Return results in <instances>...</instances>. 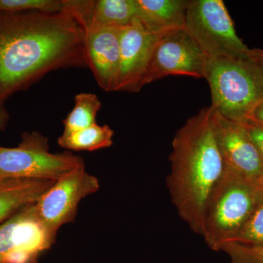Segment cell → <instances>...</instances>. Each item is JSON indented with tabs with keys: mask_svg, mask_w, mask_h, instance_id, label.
Returning <instances> with one entry per match:
<instances>
[{
	"mask_svg": "<svg viewBox=\"0 0 263 263\" xmlns=\"http://www.w3.org/2000/svg\"><path fill=\"white\" fill-rule=\"evenodd\" d=\"M122 28L94 25L81 28L84 34L87 67L99 86L105 91H114L119 70Z\"/></svg>",
	"mask_w": 263,
	"mask_h": 263,
	"instance_id": "obj_12",
	"label": "cell"
},
{
	"mask_svg": "<svg viewBox=\"0 0 263 263\" xmlns=\"http://www.w3.org/2000/svg\"><path fill=\"white\" fill-rule=\"evenodd\" d=\"M214 119L226 168L263 191V156L249 136L245 124L228 120L214 109Z\"/></svg>",
	"mask_w": 263,
	"mask_h": 263,
	"instance_id": "obj_10",
	"label": "cell"
},
{
	"mask_svg": "<svg viewBox=\"0 0 263 263\" xmlns=\"http://www.w3.org/2000/svg\"><path fill=\"white\" fill-rule=\"evenodd\" d=\"M170 162L167 186L173 204L192 231L202 235L208 200L226 169L212 106L202 108L176 132Z\"/></svg>",
	"mask_w": 263,
	"mask_h": 263,
	"instance_id": "obj_2",
	"label": "cell"
},
{
	"mask_svg": "<svg viewBox=\"0 0 263 263\" xmlns=\"http://www.w3.org/2000/svg\"><path fill=\"white\" fill-rule=\"evenodd\" d=\"M230 242L263 246V193L248 221Z\"/></svg>",
	"mask_w": 263,
	"mask_h": 263,
	"instance_id": "obj_18",
	"label": "cell"
},
{
	"mask_svg": "<svg viewBox=\"0 0 263 263\" xmlns=\"http://www.w3.org/2000/svg\"><path fill=\"white\" fill-rule=\"evenodd\" d=\"M205 79L211 106L228 120L247 122L263 100V70L251 51L247 56L208 59Z\"/></svg>",
	"mask_w": 263,
	"mask_h": 263,
	"instance_id": "obj_3",
	"label": "cell"
},
{
	"mask_svg": "<svg viewBox=\"0 0 263 263\" xmlns=\"http://www.w3.org/2000/svg\"><path fill=\"white\" fill-rule=\"evenodd\" d=\"M65 8V0H0V13L42 11L60 13Z\"/></svg>",
	"mask_w": 263,
	"mask_h": 263,
	"instance_id": "obj_17",
	"label": "cell"
},
{
	"mask_svg": "<svg viewBox=\"0 0 263 263\" xmlns=\"http://www.w3.org/2000/svg\"><path fill=\"white\" fill-rule=\"evenodd\" d=\"M101 108V102L95 94L80 93L75 98V105L65 120L62 136L86 129L96 124V117Z\"/></svg>",
	"mask_w": 263,
	"mask_h": 263,
	"instance_id": "obj_16",
	"label": "cell"
},
{
	"mask_svg": "<svg viewBox=\"0 0 263 263\" xmlns=\"http://www.w3.org/2000/svg\"><path fill=\"white\" fill-rule=\"evenodd\" d=\"M220 251L229 257V263H263V246L229 242Z\"/></svg>",
	"mask_w": 263,
	"mask_h": 263,
	"instance_id": "obj_19",
	"label": "cell"
},
{
	"mask_svg": "<svg viewBox=\"0 0 263 263\" xmlns=\"http://www.w3.org/2000/svg\"><path fill=\"white\" fill-rule=\"evenodd\" d=\"M10 116L5 108L4 103L0 101V131H5L9 122Z\"/></svg>",
	"mask_w": 263,
	"mask_h": 263,
	"instance_id": "obj_22",
	"label": "cell"
},
{
	"mask_svg": "<svg viewBox=\"0 0 263 263\" xmlns=\"http://www.w3.org/2000/svg\"><path fill=\"white\" fill-rule=\"evenodd\" d=\"M249 136L263 156V128L250 122H243Z\"/></svg>",
	"mask_w": 263,
	"mask_h": 263,
	"instance_id": "obj_20",
	"label": "cell"
},
{
	"mask_svg": "<svg viewBox=\"0 0 263 263\" xmlns=\"http://www.w3.org/2000/svg\"><path fill=\"white\" fill-rule=\"evenodd\" d=\"M86 67L84 34L67 11L0 13V101L51 71Z\"/></svg>",
	"mask_w": 263,
	"mask_h": 263,
	"instance_id": "obj_1",
	"label": "cell"
},
{
	"mask_svg": "<svg viewBox=\"0 0 263 263\" xmlns=\"http://www.w3.org/2000/svg\"><path fill=\"white\" fill-rule=\"evenodd\" d=\"M186 0H136L137 17L150 32L163 37L184 29Z\"/></svg>",
	"mask_w": 263,
	"mask_h": 263,
	"instance_id": "obj_13",
	"label": "cell"
},
{
	"mask_svg": "<svg viewBox=\"0 0 263 263\" xmlns=\"http://www.w3.org/2000/svg\"><path fill=\"white\" fill-rule=\"evenodd\" d=\"M206 64L201 48L184 29L169 33L157 43L143 86L170 76L205 79Z\"/></svg>",
	"mask_w": 263,
	"mask_h": 263,
	"instance_id": "obj_9",
	"label": "cell"
},
{
	"mask_svg": "<svg viewBox=\"0 0 263 263\" xmlns=\"http://www.w3.org/2000/svg\"><path fill=\"white\" fill-rule=\"evenodd\" d=\"M184 29L201 48L207 60L250 53V48L237 34L233 20L221 0L190 1Z\"/></svg>",
	"mask_w": 263,
	"mask_h": 263,
	"instance_id": "obj_6",
	"label": "cell"
},
{
	"mask_svg": "<svg viewBox=\"0 0 263 263\" xmlns=\"http://www.w3.org/2000/svg\"><path fill=\"white\" fill-rule=\"evenodd\" d=\"M35 203L0 224V263H28L54 243L56 235L38 217Z\"/></svg>",
	"mask_w": 263,
	"mask_h": 263,
	"instance_id": "obj_8",
	"label": "cell"
},
{
	"mask_svg": "<svg viewBox=\"0 0 263 263\" xmlns=\"http://www.w3.org/2000/svg\"><path fill=\"white\" fill-rule=\"evenodd\" d=\"M55 182L53 180L0 177V224L20 209L37 202Z\"/></svg>",
	"mask_w": 263,
	"mask_h": 263,
	"instance_id": "obj_14",
	"label": "cell"
},
{
	"mask_svg": "<svg viewBox=\"0 0 263 263\" xmlns=\"http://www.w3.org/2000/svg\"><path fill=\"white\" fill-rule=\"evenodd\" d=\"M263 128V100L257 105L248 121Z\"/></svg>",
	"mask_w": 263,
	"mask_h": 263,
	"instance_id": "obj_21",
	"label": "cell"
},
{
	"mask_svg": "<svg viewBox=\"0 0 263 263\" xmlns=\"http://www.w3.org/2000/svg\"><path fill=\"white\" fill-rule=\"evenodd\" d=\"M83 164L70 152L51 153L48 138L37 132L23 133L15 148L0 146V177L57 181Z\"/></svg>",
	"mask_w": 263,
	"mask_h": 263,
	"instance_id": "obj_5",
	"label": "cell"
},
{
	"mask_svg": "<svg viewBox=\"0 0 263 263\" xmlns=\"http://www.w3.org/2000/svg\"><path fill=\"white\" fill-rule=\"evenodd\" d=\"M114 131L108 125L95 124L67 136L59 137L58 144L68 150L94 152L113 145Z\"/></svg>",
	"mask_w": 263,
	"mask_h": 263,
	"instance_id": "obj_15",
	"label": "cell"
},
{
	"mask_svg": "<svg viewBox=\"0 0 263 263\" xmlns=\"http://www.w3.org/2000/svg\"><path fill=\"white\" fill-rule=\"evenodd\" d=\"M251 53H252V57L259 62L263 70V50L259 49V48H253V49H251Z\"/></svg>",
	"mask_w": 263,
	"mask_h": 263,
	"instance_id": "obj_23",
	"label": "cell"
},
{
	"mask_svg": "<svg viewBox=\"0 0 263 263\" xmlns=\"http://www.w3.org/2000/svg\"><path fill=\"white\" fill-rule=\"evenodd\" d=\"M263 191L230 170L214 186L205 207L202 236L209 248L220 251L239 233L260 200Z\"/></svg>",
	"mask_w": 263,
	"mask_h": 263,
	"instance_id": "obj_4",
	"label": "cell"
},
{
	"mask_svg": "<svg viewBox=\"0 0 263 263\" xmlns=\"http://www.w3.org/2000/svg\"><path fill=\"white\" fill-rule=\"evenodd\" d=\"M160 36L147 30L138 18L123 27L119 70L114 91L138 92L149 67Z\"/></svg>",
	"mask_w": 263,
	"mask_h": 263,
	"instance_id": "obj_11",
	"label": "cell"
},
{
	"mask_svg": "<svg viewBox=\"0 0 263 263\" xmlns=\"http://www.w3.org/2000/svg\"><path fill=\"white\" fill-rule=\"evenodd\" d=\"M28 263H37V259H34V260L31 261V262Z\"/></svg>",
	"mask_w": 263,
	"mask_h": 263,
	"instance_id": "obj_24",
	"label": "cell"
},
{
	"mask_svg": "<svg viewBox=\"0 0 263 263\" xmlns=\"http://www.w3.org/2000/svg\"><path fill=\"white\" fill-rule=\"evenodd\" d=\"M100 189L98 178L89 174L83 164L65 175L35 203L38 217L52 234L63 224L72 222L79 202Z\"/></svg>",
	"mask_w": 263,
	"mask_h": 263,
	"instance_id": "obj_7",
	"label": "cell"
}]
</instances>
